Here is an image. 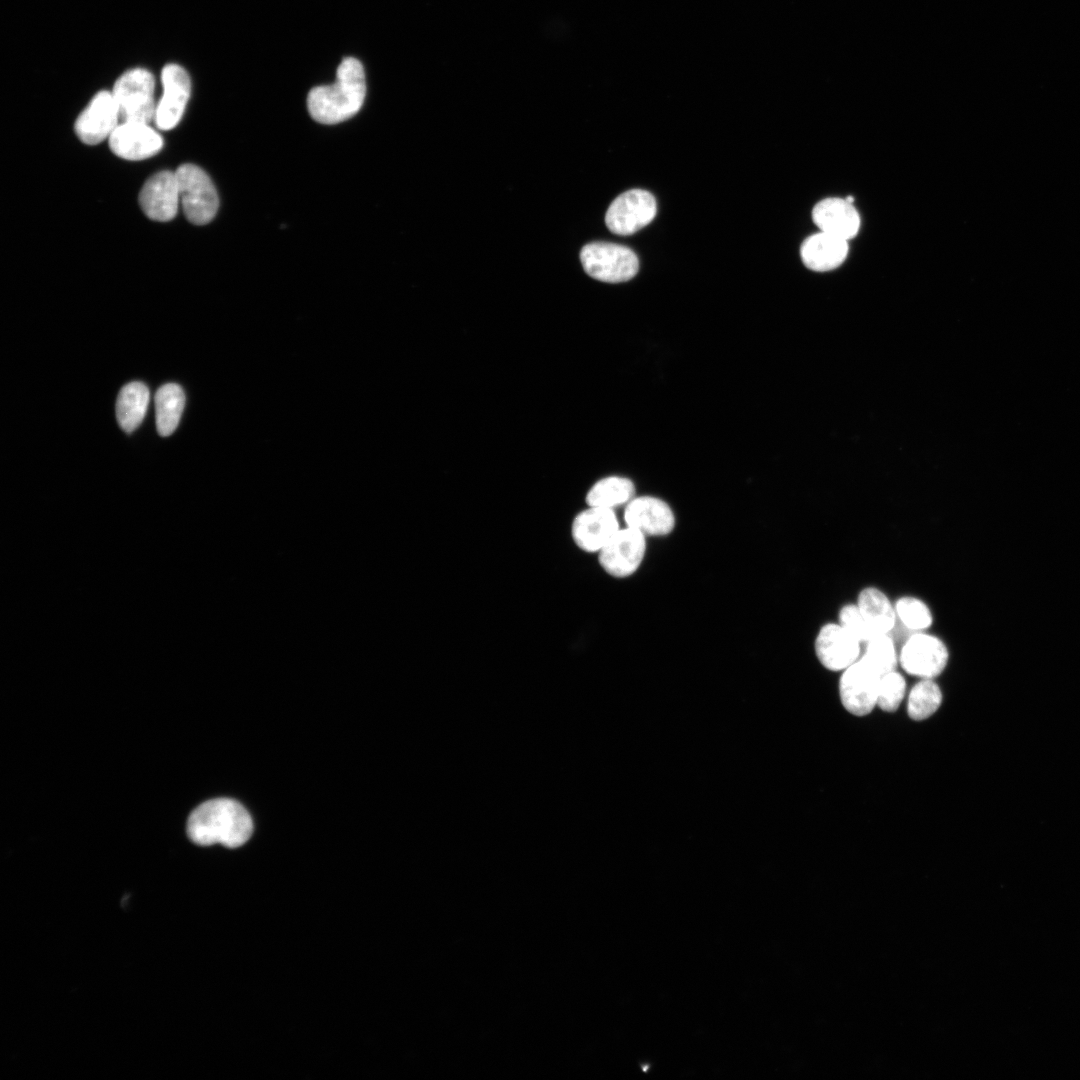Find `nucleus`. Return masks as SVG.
<instances>
[{"instance_id": "16", "label": "nucleus", "mask_w": 1080, "mask_h": 1080, "mask_svg": "<svg viewBox=\"0 0 1080 1080\" xmlns=\"http://www.w3.org/2000/svg\"><path fill=\"white\" fill-rule=\"evenodd\" d=\"M114 154L126 160H142L157 154L163 139L148 123L122 122L109 137Z\"/></svg>"}, {"instance_id": "27", "label": "nucleus", "mask_w": 1080, "mask_h": 1080, "mask_svg": "<svg viewBox=\"0 0 1080 1080\" xmlns=\"http://www.w3.org/2000/svg\"><path fill=\"white\" fill-rule=\"evenodd\" d=\"M838 623L861 643H866L875 635L865 621L856 603H849L840 608L838 613Z\"/></svg>"}, {"instance_id": "20", "label": "nucleus", "mask_w": 1080, "mask_h": 1080, "mask_svg": "<svg viewBox=\"0 0 1080 1080\" xmlns=\"http://www.w3.org/2000/svg\"><path fill=\"white\" fill-rule=\"evenodd\" d=\"M149 389L142 382H131L120 390L116 401V416L120 427L131 433L142 422L149 403Z\"/></svg>"}, {"instance_id": "22", "label": "nucleus", "mask_w": 1080, "mask_h": 1080, "mask_svg": "<svg viewBox=\"0 0 1080 1080\" xmlns=\"http://www.w3.org/2000/svg\"><path fill=\"white\" fill-rule=\"evenodd\" d=\"M185 405L182 387L175 383L161 386L155 394L156 427L160 436L171 435L177 428Z\"/></svg>"}, {"instance_id": "7", "label": "nucleus", "mask_w": 1080, "mask_h": 1080, "mask_svg": "<svg viewBox=\"0 0 1080 1080\" xmlns=\"http://www.w3.org/2000/svg\"><path fill=\"white\" fill-rule=\"evenodd\" d=\"M656 212V200L650 192L632 189L613 200L606 212L605 223L614 234L630 235L648 225Z\"/></svg>"}, {"instance_id": "9", "label": "nucleus", "mask_w": 1080, "mask_h": 1080, "mask_svg": "<svg viewBox=\"0 0 1080 1080\" xmlns=\"http://www.w3.org/2000/svg\"><path fill=\"white\" fill-rule=\"evenodd\" d=\"M646 536L635 529L620 528L597 553L601 568L610 576L624 578L640 566L646 551Z\"/></svg>"}, {"instance_id": "4", "label": "nucleus", "mask_w": 1080, "mask_h": 1080, "mask_svg": "<svg viewBox=\"0 0 1080 1080\" xmlns=\"http://www.w3.org/2000/svg\"><path fill=\"white\" fill-rule=\"evenodd\" d=\"M154 88L155 80L148 70L135 68L121 75L112 91L120 120L148 124L154 120Z\"/></svg>"}, {"instance_id": "24", "label": "nucleus", "mask_w": 1080, "mask_h": 1080, "mask_svg": "<svg viewBox=\"0 0 1080 1080\" xmlns=\"http://www.w3.org/2000/svg\"><path fill=\"white\" fill-rule=\"evenodd\" d=\"M864 644L865 650L861 657L881 676L895 670L899 654L889 633L875 634Z\"/></svg>"}, {"instance_id": "13", "label": "nucleus", "mask_w": 1080, "mask_h": 1080, "mask_svg": "<svg viewBox=\"0 0 1080 1080\" xmlns=\"http://www.w3.org/2000/svg\"><path fill=\"white\" fill-rule=\"evenodd\" d=\"M163 96L156 105L154 121L161 130H170L180 121L191 92L188 73L177 64L162 70Z\"/></svg>"}, {"instance_id": "18", "label": "nucleus", "mask_w": 1080, "mask_h": 1080, "mask_svg": "<svg viewBox=\"0 0 1080 1080\" xmlns=\"http://www.w3.org/2000/svg\"><path fill=\"white\" fill-rule=\"evenodd\" d=\"M848 254V241L819 231L804 240L800 255L810 270L826 272L839 267Z\"/></svg>"}, {"instance_id": "17", "label": "nucleus", "mask_w": 1080, "mask_h": 1080, "mask_svg": "<svg viewBox=\"0 0 1080 1080\" xmlns=\"http://www.w3.org/2000/svg\"><path fill=\"white\" fill-rule=\"evenodd\" d=\"M812 219L819 231L847 241L854 238L860 228L858 211L846 198L830 197L819 201L812 210Z\"/></svg>"}, {"instance_id": "15", "label": "nucleus", "mask_w": 1080, "mask_h": 1080, "mask_svg": "<svg viewBox=\"0 0 1080 1080\" xmlns=\"http://www.w3.org/2000/svg\"><path fill=\"white\" fill-rule=\"evenodd\" d=\"M179 200L176 174L167 170L152 175L139 193L143 212L155 221L172 220L176 216Z\"/></svg>"}, {"instance_id": "26", "label": "nucleus", "mask_w": 1080, "mask_h": 1080, "mask_svg": "<svg viewBox=\"0 0 1080 1080\" xmlns=\"http://www.w3.org/2000/svg\"><path fill=\"white\" fill-rule=\"evenodd\" d=\"M906 691L904 677L895 670L880 678L877 705L887 712L895 711L902 702Z\"/></svg>"}, {"instance_id": "23", "label": "nucleus", "mask_w": 1080, "mask_h": 1080, "mask_svg": "<svg viewBox=\"0 0 1080 1080\" xmlns=\"http://www.w3.org/2000/svg\"><path fill=\"white\" fill-rule=\"evenodd\" d=\"M942 693L932 679H922L913 686L908 697V714L914 720H924L939 708Z\"/></svg>"}, {"instance_id": "21", "label": "nucleus", "mask_w": 1080, "mask_h": 1080, "mask_svg": "<svg viewBox=\"0 0 1080 1080\" xmlns=\"http://www.w3.org/2000/svg\"><path fill=\"white\" fill-rule=\"evenodd\" d=\"M635 486L633 482L621 476H608L595 482L587 491L585 502L587 506L602 507L615 510L616 507L626 505L634 498Z\"/></svg>"}, {"instance_id": "25", "label": "nucleus", "mask_w": 1080, "mask_h": 1080, "mask_svg": "<svg viewBox=\"0 0 1080 1080\" xmlns=\"http://www.w3.org/2000/svg\"><path fill=\"white\" fill-rule=\"evenodd\" d=\"M896 616L912 632L928 630L933 623L929 606L914 596H902L894 604Z\"/></svg>"}, {"instance_id": "3", "label": "nucleus", "mask_w": 1080, "mask_h": 1080, "mask_svg": "<svg viewBox=\"0 0 1080 1080\" xmlns=\"http://www.w3.org/2000/svg\"><path fill=\"white\" fill-rule=\"evenodd\" d=\"M580 261L590 277L606 283L628 281L639 269L638 258L630 248L609 242L586 244L580 251Z\"/></svg>"}, {"instance_id": "11", "label": "nucleus", "mask_w": 1080, "mask_h": 1080, "mask_svg": "<svg viewBox=\"0 0 1080 1080\" xmlns=\"http://www.w3.org/2000/svg\"><path fill=\"white\" fill-rule=\"evenodd\" d=\"M861 642L840 623L821 626L815 638V653L828 670L843 671L861 656Z\"/></svg>"}, {"instance_id": "5", "label": "nucleus", "mask_w": 1080, "mask_h": 1080, "mask_svg": "<svg viewBox=\"0 0 1080 1080\" xmlns=\"http://www.w3.org/2000/svg\"><path fill=\"white\" fill-rule=\"evenodd\" d=\"M180 201L186 218L195 225L209 223L216 215L219 198L208 174L194 164H183L175 172Z\"/></svg>"}, {"instance_id": "8", "label": "nucleus", "mask_w": 1080, "mask_h": 1080, "mask_svg": "<svg viewBox=\"0 0 1080 1080\" xmlns=\"http://www.w3.org/2000/svg\"><path fill=\"white\" fill-rule=\"evenodd\" d=\"M880 678L862 657L843 670L839 691L846 710L857 716L870 713L877 705Z\"/></svg>"}, {"instance_id": "1", "label": "nucleus", "mask_w": 1080, "mask_h": 1080, "mask_svg": "<svg viewBox=\"0 0 1080 1080\" xmlns=\"http://www.w3.org/2000/svg\"><path fill=\"white\" fill-rule=\"evenodd\" d=\"M252 831L253 822L247 810L229 798L211 799L200 804L187 821L188 837L201 846L220 843L236 848L250 838Z\"/></svg>"}, {"instance_id": "14", "label": "nucleus", "mask_w": 1080, "mask_h": 1080, "mask_svg": "<svg viewBox=\"0 0 1080 1080\" xmlns=\"http://www.w3.org/2000/svg\"><path fill=\"white\" fill-rule=\"evenodd\" d=\"M626 527L637 530L644 536H664L675 526V517L670 506L663 500L652 496L634 497L624 510Z\"/></svg>"}, {"instance_id": "19", "label": "nucleus", "mask_w": 1080, "mask_h": 1080, "mask_svg": "<svg viewBox=\"0 0 1080 1080\" xmlns=\"http://www.w3.org/2000/svg\"><path fill=\"white\" fill-rule=\"evenodd\" d=\"M856 604L875 634L889 633L894 628L897 619L895 606L882 590L873 586L863 588Z\"/></svg>"}, {"instance_id": "10", "label": "nucleus", "mask_w": 1080, "mask_h": 1080, "mask_svg": "<svg viewBox=\"0 0 1080 1080\" xmlns=\"http://www.w3.org/2000/svg\"><path fill=\"white\" fill-rule=\"evenodd\" d=\"M619 529L615 510L587 506L573 517L570 536L581 551L598 553Z\"/></svg>"}, {"instance_id": "6", "label": "nucleus", "mask_w": 1080, "mask_h": 1080, "mask_svg": "<svg viewBox=\"0 0 1080 1080\" xmlns=\"http://www.w3.org/2000/svg\"><path fill=\"white\" fill-rule=\"evenodd\" d=\"M949 652L945 643L926 631L913 632L899 652V663L908 674L933 679L946 667Z\"/></svg>"}, {"instance_id": "2", "label": "nucleus", "mask_w": 1080, "mask_h": 1080, "mask_svg": "<svg viewBox=\"0 0 1080 1080\" xmlns=\"http://www.w3.org/2000/svg\"><path fill=\"white\" fill-rule=\"evenodd\" d=\"M366 95L364 68L359 60L346 57L337 69L332 85L317 86L307 96L311 117L321 124H337L353 117Z\"/></svg>"}, {"instance_id": "12", "label": "nucleus", "mask_w": 1080, "mask_h": 1080, "mask_svg": "<svg viewBox=\"0 0 1080 1080\" xmlns=\"http://www.w3.org/2000/svg\"><path fill=\"white\" fill-rule=\"evenodd\" d=\"M119 119L112 92L100 91L78 116L74 130L83 143L95 145L110 137Z\"/></svg>"}]
</instances>
